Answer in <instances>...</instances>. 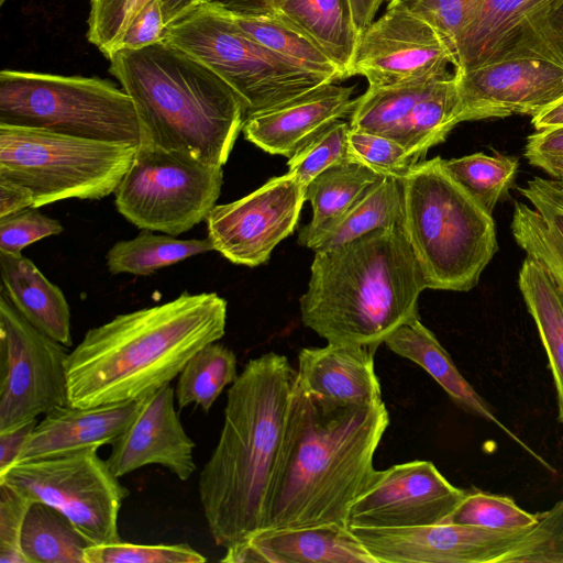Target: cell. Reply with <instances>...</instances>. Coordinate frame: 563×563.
I'll use <instances>...</instances> for the list:
<instances>
[{"instance_id": "cell-13", "label": "cell", "mask_w": 563, "mask_h": 563, "mask_svg": "<svg viewBox=\"0 0 563 563\" xmlns=\"http://www.w3.org/2000/svg\"><path fill=\"white\" fill-rule=\"evenodd\" d=\"M454 54L441 34L422 18L387 7L358 36L345 78L363 76L371 87L427 82L450 76Z\"/></svg>"}, {"instance_id": "cell-26", "label": "cell", "mask_w": 563, "mask_h": 563, "mask_svg": "<svg viewBox=\"0 0 563 563\" xmlns=\"http://www.w3.org/2000/svg\"><path fill=\"white\" fill-rule=\"evenodd\" d=\"M268 15L300 30L334 62L345 79L360 36L350 0H274Z\"/></svg>"}, {"instance_id": "cell-3", "label": "cell", "mask_w": 563, "mask_h": 563, "mask_svg": "<svg viewBox=\"0 0 563 563\" xmlns=\"http://www.w3.org/2000/svg\"><path fill=\"white\" fill-rule=\"evenodd\" d=\"M297 380L285 355L251 358L227 394L223 426L198 479L208 530L229 548L262 530Z\"/></svg>"}, {"instance_id": "cell-11", "label": "cell", "mask_w": 563, "mask_h": 563, "mask_svg": "<svg viewBox=\"0 0 563 563\" xmlns=\"http://www.w3.org/2000/svg\"><path fill=\"white\" fill-rule=\"evenodd\" d=\"M97 451L16 463L0 482L59 510L92 544L119 542V511L129 490Z\"/></svg>"}, {"instance_id": "cell-52", "label": "cell", "mask_w": 563, "mask_h": 563, "mask_svg": "<svg viewBox=\"0 0 563 563\" xmlns=\"http://www.w3.org/2000/svg\"><path fill=\"white\" fill-rule=\"evenodd\" d=\"M33 207L31 195L16 184L0 178V217Z\"/></svg>"}, {"instance_id": "cell-21", "label": "cell", "mask_w": 563, "mask_h": 563, "mask_svg": "<svg viewBox=\"0 0 563 563\" xmlns=\"http://www.w3.org/2000/svg\"><path fill=\"white\" fill-rule=\"evenodd\" d=\"M137 401L79 408L57 407L36 424L18 463L112 444L129 427Z\"/></svg>"}, {"instance_id": "cell-51", "label": "cell", "mask_w": 563, "mask_h": 563, "mask_svg": "<svg viewBox=\"0 0 563 563\" xmlns=\"http://www.w3.org/2000/svg\"><path fill=\"white\" fill-rule=\"evenodd\" d=\"M36 424L37 421L33 420L9 431L0 432V477L18 463Z\"/></svg>"}, {"instance_id": "cell-24", "label": "cell", "mask_w": 563, "mask_h": 563, "mask_svg": "<svg viewBox=\"0 0 563 563\" xmlns=\"http://www.w3.org/2000/svg\"><path fill=\"white\" fill-rule=\"evenodd\" d=\"M0 276L1 291L24 319L64 346H71L69 305L31 260L0 252Z\"/></svg>"}, {"instance_id": "cell-33", "label": "cell", "mask_w": 563, "mask_h": 563, "mask_svg": "<svg viewBox=\"0 0 563 563\" xmlns=\"http://www.w3.org/2000/svg\"><path fill=\"white\" fill-rule=\"evenodd\" d=\"M230 13V12H229ZM234 22L249 36L303 69L342 79L341 69L300 30L275 15H238Z\"/></svg>"}, {"instance_id": "cell-48", "label": "cell", "mask_w": 563, "mask_h": 563, "mask_svg": "<svg viewBox=\"0 0 563 563\" xmlns=\"http://www.w3.org/2000/svg\"><path fill=\"white\" fill-rule=\"evenodd\" d=\"M165 30L162 0H150L130 21L117 49L121 47L136 49L163 41Z\"/></svg>"}, {"instance_id": "cell-54", "label": "cell", "mask_w": 563, "mask_h": 563, "mask_svg": "<svg viewBox=\"0 0 563 563\" xmlns=\"http://www.w3.org/2000/svg\"><path fill=\"white\" fill-rule=\"evenodd\" d=\"M166 26L190 12L197 0H162Z\"/></svg>"}, {"instance_id": "cell-41", "label": "cell", "mask_w": 563, "mask_h": 563, "mask_svg": "<svg viewBox=\"0 0 563 563\" xmlns=\"http://www.w3.org/2000/svg\"><path fill=\"white\" fill-rule=\"evenodd\" d=\"M86 563H203L207 559L188 544L112 542L85 550Z\"/></svg>"}, {"instance_id": "cell-6", "label": "cell", "mask_w": 563, "mask_h": 563, "mask_svg": "<svg viewBox=\"0 0 563 563\" xmlns=\"http://www.w3.org/2000/svg\"><path fill=\"white\" fill-rule=\"evenodd\" d=\"M400 181L401 228L427 288H474L498 249L492 213L448 173L439 156L419 162Z\"/></svg>"}, {"instance_id": "cell-20", "label": "cell", "mask_w": 563, "mask_h": 563, "mask_svg": "<svg viewBox=\"0 0 563 563\" xmlns=\"http://www.w3.org/2000/svg\"><path fill=\"white\" fill-rule=\"evenodd\" d=\"M367 345L331 343L298 353L297 379L309 393L340 406L369 407L383 402L374 354Z\"/></svg>"}, {"instance_id": "cell-7", "label": "cell", "mask_w": 563, "mask_h": 563, "mask_svg": "<svg viewBox=\"0 0 563 563\" xmlns=\"http://www.w3.org/2000/svg\"><path fill=\"white\" fill-rule=\"evenodd\" d=\"M139 145L0 123V178L25 189L38 208L114 192Z\"/></svg>"}, {"instance_id": "cell-10", "label": "cell", "mask_w": 563, "mask_h": 563, "mask_svg": "<svg viewBox=\"0 0 563 563\" xmlns=\"http://www.w3.org/2000/svg\"><path fill=\"white\" fill-rule=\"evenodd\" d=\"M222 183V166L140 143L114 203L136 228L177 236L207 219Z\"/></svg>"}, {"instance_id": "cell-25", "label": "cell", "mask_w": 563, "mask_h": 563, "mask_svg": "<svg viewBox=\"0 0 563 563\" xmlns=\"http://www.w3.org/2000/svg\"><path fill=\"white\" fill-rule=\"evenodd\" d=\"M266 563H377L347 527L261 530L247 538Z\"/></svg>"}, {"instance_id": "cell-45", "label": "cell", "mask_w": 563, "mask_h": 563, "mask_svg": "<svg viewBox=\"0 0 563 563\" xmlns=\"http://www.w3.org/2000/svg\"><path fill=\"white\" fill-rule=\"evenodd\" d=\"M59 221L52 219L30 207L0 217V252L21 254V251L46 236L63 232Z\"/></svg>"}, {"instance_id": "cell-39", "label": "cell", "mask_w": 563, "mask_h": 563, "mask_svg": "<svg viewBox=\"0 0 563 563\" xmlns=\"http://www.w3.org/2000/svg\"><path fill=\"white\" fill-rule=\"evenodd\" d=\"M349 133L347 122L341 119L332 121L288 158V173L307 186L329 167L355 158L350 147Z\"/></svg>"}, {"instance_id": "cell-30", "label": "cell", "mask_w": 563, "mask_h": 563, "mask_svg": "<svg viewBox=\"0 0 563 563\" xmlns=\"http://www.w3.org/2000/svg\"><path fill=\"white\" fill-rule=\"evenodd\" d=\"M455 74L433 81L416 102L394 136L408 154L421 162L429 148L446 139L459 123Z\"/></svg>"}, {"instance_id": "cell-55", "label": "cell", "mask_w": 563, "mask_h": 563, "mask_svg": "<svg viewBox=\"0 0 563 563\" xmlns=\"http://www.w3.org/2000/svg\"><path fill=\"white\" fill-rule=\"evenodd\" d=\"M559 185H560V191L563 196V177L560 179Z\"/></svg>"}, {"instance_id": "cell-15", "label": "cell", "mask_w": 563, "mask_h": 563, "mask_svg": "<svg viewBox=\"0 0 563 563\" xmlns=\"http://www.w3.org/2000/svg\"><path fill=\"white\" fill-rule=\"evenodd\" d=\"M466 490L451 484L431 461L376 470L352 504L349 528L396 529L443 522Z\"/></svg>"}, {"instance_id": "cell-57", "label": "cell", "mask_w": 563, "mask_h": 563, "mask_svg": "<svg viewBox=\"0 0 563 563\" xmlns=\"http://www.w3.org/2000/svg\"><path fill=\"white\" fill-rule=\"evenodd\" d=\"M0 1H1V3H2L4 0H0Z\"/></svg>"}, {"instance_id": "cell-8", "label": "cell", "mask_w": 563, "mask_h": 563, "mask_svg": "<svg viewBox=\"0 0 563 563\" xmlns=\"http://www.w3.org/2000/svg\"><path fill=\"white\" fill-rule=\"evenodd\" d=\"M164 40L219 75L244 102L246 118L335 81L266 48L211 1L198 4L168 24Z\"/></svg>"}, {"instance_id": "cell-50", "label": "cell", "mask_w": 563, "mask_h": 563, "mask_svg": "<svg viewBox=\"0 0 563 563\" xmlns=\"http://www.w3.org/2000/svg\"><path fill=\"white\" fill-rule=\"evenodd\" d=\"M353 19L360 33L374 20L385 0H350ZM238 15H268L274 0H211Z\"/></svg>"}, {"instance_id": "cell-22", "label": "cell", "mask_w": 563, "mask_h": 563, "mask_svg": "<svg viewBox=\"0 0 563 563\" xmlns=\"http://www.w3.org/2000/svg\"><path fill=\"white\" fill-rule=\"evenodd\" d=\"M555 0H484L459 42L454 69L516 59L532 20Z\"/></svg>"}, {"instance_id": "cell-32", "label": "cell", "mask_w": 563, "mask_h": 563, "mask_svg": "<svg viewBox=\"0 0 563 563\" xmlns=\"http://www.w3.org/2000/svg\"><path fill=\"white\" fill-rule=\"evenodd\" d=\"M142 229L131 240L119 241L107 253V267L113 275L128 273L147 276L191 256L214 251L208 238L178 240Z\"/></svg>"}, {"instance_id": "cell-5", "label": "cell", "mask_w": 563, "mask_h": 563, "mask_svg": "<svg viewBox=\"0 0 563 563\" xmlns=\"http://www.w3.org/2000/svg\"><path fill=\"white\" fill-rule=\"evenodd\" d=\"M110 71L133 100L141 142L223 166L243 129L245 104L212 69L163 40L118 48Z\"/></svg>"}, {"instance_id": "cell-40", "label": "cell", "mask_w": 563, "mask_h": 563, "mask_svg": "<svg viewBox=\"0 0 563 563\" xmlns=\"http://www.w3.org/2000/svg\"><path fill=\"white\" fill-rule=\"evenodd\" d=\"M483 1L388 0L387 7H399L426 20L445 40L455 57L459 42L475 18Z\"/></svg>"}, {"instance_id": "cell-16", "label": "cell", "mask_w": 563, "mask_h": 563, "mask_svg": "<svg viewBox=\"0 0 563 563\" xmlns=\"http://www.w3.org/2000/svg\"><path fill=\"white\" fill-rule=\"evenodd\" d=\"M350 529L377 563H514L529 527L490 530L441 522Z\"/></svg>"}, {"instance_id": "cell-42", "label": "cell", "mask_w": 563, "mask_h": 563, "mask_svg": "<svg viewBox=\"0 0 563 563\" xmlns=\"http://www.w3.org/2000/svg\"><path fill=\"white\" fill-rule=\"evenodd\" d=\"M353 156L383 176L402 180L418 163L397 142L350 129Z\"/></svg>"}, {"instance_id": "cell-4", "label": "cell", "mask_w": 563, "mask_h": 563, "mask_svg": "<svg viewBox=\"0 0 563 563\" xmlns=\"http://www.w3.org/2000/svg\"><path fill=\"white\" fill-rule=\"evenodd\" d=\"M426 288L402 228H379L314 253L308 288L299 299L300 317L327 342L377 349L419 317Z\"/></svg>"}, {"instance_id": "cell-18", "label": "cell", "mask_w": 563, "mask_h": 563, "mask_svg": "<svg viewBox=\"0 0 563 563\" xmlns=\"http://www.w3.org/2000/svg\"><path fill=\"white\" fill-rule=\"evenodd\" d=\"M175 399L169 384L139 400L133 420L111 444L106 460L115 476L150 464L168 468L180 481L194 474L196 445L179 420Z\"/></svg>"}, {"instance_id": "cell-17", "label": "cell", "mask_w": 563, "mask_h": 563, "mask_svg": "<svg viewBox=\"0 0 563 563\" xmlns=\"http://www.w3.org/2000/svg\"><path fill=\"white\" fill-rule=\"evenodd\" d=\"M457 122L512 114L534 117L563 97V66L540 58H516L472 69H454Z\"/></svg>"}, {"instance_id": "cell-38", "label": "cell", "mask_w": 563, "mask_h": 563, "mask_svg": "<svg viewBox=\"0 0 563 563\" xmlns=\"http://www.w3.org/2000/svg\"><path fill=\"white\" fill-rule=\"evenodd\" d=\"M511 232L526 254L548 271L563 300V241L533 208L521 201L515 202Z\"/></svg>"}, {"instance_id": "cell-2", "label": "cell", "mask_w": 563, "mask_h": 563, "mask_svg": "<svg viewBox=\"0 0 563 563\" xmlns=\"http://www.w3.org/2000/svg\"><path fill=\"white\" fill-rule=\"evenodd\" d=\"M227 312L218 294L185 291L89 329L66 360L68 404L137 401L169 385L200 349L224 335Z\"/></svg>"}, {"instance_id": "cell-31", "label": "cell", "mask_w": 563, "mask_h": 563, "mask_svg": "<svg viewBox=\"0 0 563 563\" xmlns=\"http://www.w3.org/2000/svg\"><path fill=\"white\" fill-rule=\"evenodd\" d=\"M90 545L92 542L59 510L32 503L21 532L27 563H86L85 550Z\"/></svg>"}, {"instance_id": "cell-12", "label": "cell", "mask_w": 563, "mask_h": 563, "mask_svg": "<svg viewBox=\"0 0 563 563\" xmlns=\"http://www.w3.org/2000/svg\"><path fill=\"white\" fill-rule=\"evenodd\" d=\"M65 347L33 327L0 291V432L69 405Z\"/></svg>"}, {"instance_id": "cell-43", "label": "cell", "mask_w": 563, "mask_h": 563, "mask_svg": "<svg viewBox=\"0 0 563 563\" xmlns=\"http://www.w3.org/2000/svg\"><path fill=\"white\" fill-rule=\"evenodd\" d=\"M148 1L90 0L88 40L109 57L134 14Z\"/></svg>"}, {"instance_id": "cell-29", "label": "cell", "mask_w": 563, "mask_h": 563, "mask_svg": "<svg viewBox=\"0 0 563 563\" xmlns=\"http://www.w3.org/2000/svg\"><path fill=\"white\" fill-rule=\"evenodd\" d=\"M404 192L399 179L385 176L366 188L349 209L308 246L323 252L379 228L401 227Z\"/></svg>"}, {"instance_id": "cell-49", "label": "cell", "mask_w": 563, "mask_h": 563, "mask_svg": "<svg viewBox=\"0 0 563 563\" xmlns=\"http://www.w3.org/2000/svg\"><path fill=\"white\" fill-rule=\"evenodd\" d=\"M519 191L530 201L548 228L563 241V196L559 181L537 176L519 188Z\"/></svg>"}, {"instance_id": "cell-35", "label": "cell", "mask_w": 563, "mask_h": 563, "mask_svg": "<svg viewBox=\"0 0 563 563\" xmlns=\"http://www.w3.org/2000/svg\"><path fill=\"white\" fill-rule=\"evenodd\" d=\"M435 81V80H433ZM371 87L355 99L350 129L394 139L400 124L433 82Z\"/></svg>"}, {"instance_id": "cell-53", "label": "cell", "mask_w": 563, "mask_h": 563, "mask_svg": "<svg viewBox=\"0 0 563 563\" xmlns=\"http://www.w3.org/2000/svg\"><path fill=\"white\" fill-rule=\"evenodd\" d=\"M531 124L536 130L563 125V97L539 114L532 117Z\"/></svg>"}, {"instance_id": "cell-27", "label": "cell", "mask_w": 563, "mask_h": 563, "mask_svg": "<svg viewBox=\"0 0 563 563\" xmlns=\"http://www.w3.org/2000/svg\"><path fill=\"white\" fill-rule=\"evenodd\" d=\"M518 284L549 360L563 424V300L548 271L529 255L522 262Z\"/></svg>"}, {"instance_id": "cell-37", "label": "cell", "mask_w": 563, "mask_h": 563, "mask_svg": "<svg viewBox=\"0 0 563 563\" xmlns=\"http://www.w3.org/2000/svg\"><path fill=\"white\" fill-rule=\"evenodd\" d=\"M490 530H519L537 522L531 514L508 496L483 490H466L463 499L443 521Z\"/></svg>"}, {"instance_id": "cell-23", "label": "cell", "mask_w": 563, "mask_h": 563, "mask_svg": "<svg viewBox=\"0 0 563 563\" xmlns=\"http://www.w3.org/2000/svg\"><path fill=\"white\" fill-rule=\"evenodd\" d=\"M384 343L395 354L422 367L456 406L493 422L534 459L549 467L544 460L500 422L485 399L460 373L433 332L421 323L419 317L398 327Z\"/></svg>"}, {"instance_id": "cell-46", "label": "cell", "mask_w": 563, "mask_h": 563, "mask_svg": "<svg viewBox=\"0 0 563 563\" xmlns=\"http://www.w3.org/2000/svg\"><path fill=\"white\" fill-rule=\"evenodd\" d=\"M33 500L0 482V563H27L21 549L22 527Z\"/></svg>"}, {"instance_id": "cell-9", "label": "cell", "mask_w": 563, "mask_h": 563, "mask_svg": "<svg viewBox=\"0 0 563 563\" xmlns=\"http://www.w3.org/2000/svg\"><path fill=\"white\" fill-rule=\"evenodd\" d=\"M0 123L139 145L131 97L99 78L8 70L0 74Z\"/></svg>"}, {"instance_id": "cell-56", "label": "cell", "mask_w": 563, "mask_h": 563, "mask_svg": "<svg viewBox=\"0 0 563 563\" xmlns=\"http://www.w3.org/2000/svg\"><path fill=\"white\" fill-rule=\"evenodd\" d=\"M210 1H211V0H197V5H198V4H201V3L210 2ZM197 5H196V7H197Z\"/></svg>"}, {"instance_id": "cell-19", "label": "cell", "mask_w": 563, "mask_h": 563, "mask_svg": "<svg viewBox=\"0 0 563 563\" xmlns=\"http://www.w3.org/2000/svg\"><path fill=\"white\" fill-rule=\"evenodd\" d=\"M323 84L286 103L249 115L244 137L273 154L288 158L300 151L332 121L351 114L353 87Z\"/></svg>"}, {"instance_id": "cell-1", "label": "cell", "mask_w": 563, "mask_h": 563, "mask_svg": "<svg viewBox=\"0 0 563 563\" xmlns=\"http://www.w3.org/2000/svg\"><path fill=\"white\" fill-rule=\"evenodd\" d=\"M388 424L384 401L334 405L297 379L262 530L349 528V510L376 471L374 455Z\"/></svg>"}, {"instance_id": "cell-47", "label": "cell", "mask_w": 563, "mask_h": 563, "mask_svg": "<svg viewBox=\"0 0 563 563\" xmlns=\"http://www.w3.org/2000/svg\"><path fill=\"white\" fill-rule=\"evenodd\" d=\"M525 156L532 166L561 179L563 177V125L536 130L527 139Z\"/></svg>"}, {"instance_id": "cell-28", "label": "cell", "mask_w": 563, "mask_h": 563, "mask_svg": "<svg viewBox=\"0 0 563 563\" xmlns=\"http://www.w3.org/2000/svg\"><path fill=\"white\" fill-rule=\"evenodd\" d=\"M383 175L351 158L329 167L306 186L305 198L311 203L312 218L298 234V243H310L334 223L371 185Z\"/></svg>"}, {"instance_id": "cell-36", "label": "cell", "mask_w": 563, "mask_h": 563, "mask_svg": "<svg viewBox=\"0 0 563 563\" xmlns=\"http://www.w3.org/2000/svg\"><path fill=\"white\" fill-rule=\"evenodd\" d=\"M448 173L489 213L512 184L518 170L515 156L474 153L443 159Z\"/></svg>"}, {"instance_id": "cell-14", "label": "cell", "mask_w": 563, "mask_h": 563, "mask_svg": "<svg viewBox=\"0 0 563 563\" xmlns=\"http://www.w3.org/2000/svg\"><path fill=\"white\" fill-rule=\"evenodd\" d=\"M306 186L287 173L235 201L216 205L206 219L213 250L236 265L255 267L295 231Z\"/></svg>"}, {"instance_id": "cell-44", "label": "cell", "mask_w": 563, "mask_h": 563, "mask_svg": "<svg viewBox=\"0 0 563 563\" xmlns=\"http://www.w3.org/2000/svg\"><path fill=\"white\" fill-rule=\"evenodd\" d=\"M518 58H540L563 66V0H555L530 23Z\"/></svg>"}, {"instance_id": "cell-34", "label": "cell", "mask_w": 563, "mask_h": 563, "mask_svg": "<svg viewBox=\"0 0 563 563\" xmlns=\"http://www.w3.org/2000/svg\"><path fill=\"white\" fill-rule=\"evenodd\" d=\"M238 376L235 353L218 341L209 343L187 362L178 375L175 388L177 405L179 408L196 405L208 412L224 387Z\"/></svg>"}]
</instances>
